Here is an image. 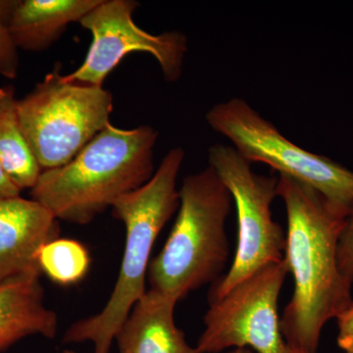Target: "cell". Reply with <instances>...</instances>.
I'll use <instances>...</instances> for the list:
<instances>
[{"label":"cell","mask_w":353,"mask_h":353,"mask_svg":"<svg viewBox=\"0 0 353 353\" xmlns=\"http://www.w3.org/2000/svg\"><path fill=\"white\" fill-rule=\"evenodd\" d=\"M288 230L284 259L294 280V296L280 319L285 343L299 353H317L323 329L353 304L352 285L339 268L338 245L347 216L320 192L279 175Z\"/></svg>","instance_id":"6da1fadb"},{"label":"cell","mask_w":353,"mask_h":353,"mask_svg":"<svg viewBox=\"0 0 353 353\" xmlns=\"http://www.w3.org/2000/svg\"><path fill=\"white\" fill-rule=\"evenodd\" d=\"M153 127L120 129L109 124L69 163L44 170L31 190L58 221L88 225L119 197L139 189L154 174Z\"/></svg>","instance_id":"7a4b0ae2"},{"label":"cell","mask_w":353,"mask_h":353,"mask_svg":"<svg viewBox=\"0 0 353 353\" xmlns=\"http://www.w3.org/2000/svg\"><path fill=\"white\" fill-rule=\"evenodd\" d=\"M185 154L181 146L172 148L145 185L114 202L113 216L126 229L119 276L101 312L72 324L65 332L64 343L90 341L94 353H110L116 334L134 304L145 296L150 254L158 234L179 208L176 179Z\"/></svg>","instance_id":"3957f363"},{"label":"cell","mask_w":353,"mask_h":353,"mask_svg":"<svg viewBox=\"0 0 353 353\" xmlns=\"http://www.w3.org/2000/svg\"><path fill=\"white\" fill-rule=\"evenodd\" d=\"M171 233L150 261V289L183 299L202 285L219 281L229 257L226 221L233 197L214 169L183 179Z\"/></svg>","instance_id":"277c9868"},{"label":"cell","mask_w":353,"mask_h":353,"mask_svg":"<svg viewBox=\"0 0 353 353\" xmlns=\"http://www.w3.org/2000/svg\"><path fill=\"white\" fill-rule=\"evenodd\" d=\"M18 117L43 170L69 163L110 124L113 97L103 87L67 82L60 67L18 99Z\"/></svg>","instance_id":"5b68a950"},{"label":"cell","mask_w":353,"mask_h":353,"mask_svg":"<svg viewBox=\"0 0 353 353\" xmlns=\"http://www.w3.org/2000/svg\"><path fill=\"white\" fill-rule=\"evenodd\" d=\"M205 119L250 163L268 165L279 175L310 185L340 212L350 214L353 208V172L350 169L292 143L238 97L212 106Z\"/></svg>","instance_id":"8992f818"},{"label":"cell","mask_w":353,"mask_h":353,"mask_svg":"<svg viewBox=\"0 0 353 353\" xmlns=\"http://www.w3.org/2000/svg\"><path fill=\"white\" fill-rule=\"evenodd\" d=\"M208 161L233 197L239 225L233 263L209 292V301H212L224 296L262 267L282 261L287 234L272 217V202L278 196L277 176L255 173L252 163L231 145H211Z\"/></svg>","instance_id":"52a82bcc"},{"label":"cell","mask_w":353,"mask_h":353,"mask_svg":"<svg viewBox=\"0 0 353 353\" xmlns=\"http://www.w3.org/2000/svg\"><path fill=\"white\" fill-rule=\"evenodd\" d=\"M289 267L285 259L262 267L220 299L209 301L197 353L250 348L257 353H299L281 332L278 299Z\"/></svg>","instance_id":"ba28073f"},{"label":"cell","mask_w":353,"mask_h":353,"mask_svg":"<svg viewBox=\"0 0 353 353\" xmlns=\"http://www.w3.org/2000/svg\"><path fill=\"white\" fill-rule=\"evenodd\" d=\"M139 6L134 0H101L87 14L80 24L92 34V44L83 64L64 75V80L103 87L109 74L128 54L145 52L157 59L166 82H178L188 52V37L179 31L145 32L132 18Z\"/></svg>","instance_id":"9c48e42d"},{"label":"cell","mask_w":353,"mask_h":353,"mask_svg":"<svg viewBox=\"0 0 353 353\" xmlns=\"http://www.w3.org/2000/svg\"><path fill=\"white\" fill-rule=\"evenodd\" d=\"M59 234V222L43 204L20 196L0 199V284L41 272L39 250Z\"/></svg>","instance_id":"30bf717a"},{"label":"cell","mask_w":353,"mask_h":353,"mask_svg":"<svg viewBox=\"0 0 353 353\" xmlns=\"http://www.w3.org/2000/svg\"><path fill=\"white\" fill-rule=\"evenodd\" d=\"M176 297L150 289L116 334L120 353H197L176 327Z\"/></svg>","instance_id":"8fae6325"},{"label":"cell","mask_w":353,"mask_h":353,"mask_svg":"<svg viewBox=\"0 0 353 353\" xmlns=\"http://www.w3.org/2000/svg\"><path fill=\"white\" fill-rule=\"evenodd\" d=\"M41 275L32 272L0 284V352L27 336H57V314L44 304Z\"/></svg>","instance_id":"7c38bea8"},{"label":"cell","mask_w":353,"mask_h":353,"mask_svg":"<svg viewBox=\"0 0 353 353\" xmlns=\"http://www.w3.org/2000/svg\"><path fill=\"white\" fill-rule=\"evenodd\" d=\"M101 0H19L7 30L18 50L50 48L72 23L80 21Z\"/></svg>","instance_id":"4fadbf2b"},{"label":"cell","mask_w":353,"mask_h":353,"mask_svg":"<svg viewBox=\"0 0 353 353\" xmlns=\"http://www.w3.org/2000/svg\"><path fill=\"white\" fill-rule=\"evenodd\" d=\"M15 88H0V162L21 190L32 189L43 173L18 117Z\"/></svg>","instance_id":"5bb4252c"},{"label":"cell","mask_w":353,"mask_h":353,"mask_svg":"<svg viewBox=\"0 0 353 353\" xmlns=\"http://www.w3.org/2000/svg\"><path fill=\"white\" fill-rule=\"evenodd\" d=\"M38 262L41 272L51 281L68 285L76 284L87 275L90 259L82 243L58 238L41 248Z\"/></svg>","instance_id":"9a60e30c"},{"label":"cell","mask_w":353,"mask_h":353,"mask_svg":"<svg viewBox=\"0 0 353 353\" xmlns=\"http://www.w3.org/2000/svg\"><path fill=\"white\" fill-rule=\"evenodd\" d=\"M19 54L6 26L0 24V76L13 80L18 75Z\"/></svg>","instance_id":"2e32d148"},{"label":"cell","mask_w":353,"mask_h":353,"mask_svg":"<svg viewBox=\"0 0 353 353\" xmlns=\"http://www.w3.org/2000/svg\"><path fill=\"white\" fill-rule=\"evenodd\" d=\"M338 263L343 277L353 284V208L339 240Z\"/></svg>","instance_id":"e0dca14e"},{"label":"cell","mask_w":353,"mask_h":353,"mask_svg":"<svg viewBox=\"0 0 353 353\" xmlns=\"http://www.w3.org/2000/svg\"><path fill=\"white\" fill-rule=\"evenodd\" d=\"M338 345L345 353H353V304L338 318Z\"/></svg>","instance_id":"ac0fdd59"},{"label":"cell","mask_w":353,"mask_h":353,"mask_svg":"<svg viewBox=\"0 0 353 353\" xmlns=\"http://www.w3.org/2000/svg\"><path fill=\"white\" fill-rule=\"evenodd\" d=\"M22 190L14 185L12 181L7 175L6 172L4 171L1 162H0V199L19 196Z\"/></svg>","instance_id":"d6986e66"},{"label":"cell","mask_w":353,"mask_h":353,"mask_svg":"<svg viewBox=\"0 0 353 353\" xmlns=\"http://www.w3.org/2000/svg\"><path fill=\"white\" fill-rule=\"evenodd\" d=\"M18 2L19 0H0V24L7 27Z\"/></svg>","instance_id":"ffe728a7"},{"label":"cell","mask_w":353,"mask_h":353,"mask_svg":"<svg viewBox=\"0 0 353 353\" xmlns=\"http://www.w3.org/2000/svg\"><path fill=\"white\" fill-rule=\"evenodd\" d=\"M227 353H253L252 350L250 348L245 347V348H234L233 350Z\"/></svg>","instance_id":"44dd1931"},{"label":"cell","mask_w":353,"mask_h":353,"mask_svg":"<svg viewBox=\"0 0 353 353\" xmlns=\"http://www.w3.org/2000/svg\"><path fill=\"white\" fill-rule=\"evenodd\" d=\"M60 353H76L75 352H73V350H64L63 352Z\"/></svg>","instance_id":"7402d4cb"}]
</instances>
